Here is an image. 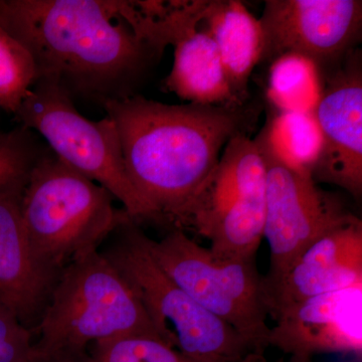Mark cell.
<instances>
[{
	"instance_id": "obj_1",
	"label": "cell",
	"mask_w": 362,
	"mask_h": 362,
	"mask_svg": "<svg viewBox=\"0 0 362 362\" xmlns=\"http://www.w3.org/2000/svg\"><path fill=\"white\" fill-rule=\"evenodd\" d=\"M0 23L30 52L37 80L102 107L138 95L162 57L119 16L117 0H0Z\"/></svg>"
},
{
	"instance_id": "obj_2",
	"label": "cell",
	"mask_w": 362,
	"mask_h": 362,
	"mask_svg": "<svg viewBox=\"0 0 362 362\" xmlns=\"http://www.w3.org/2000/svg\"><path fill=\"white\" fill-rule=\"evenodd\" d=\"M103 108L118 131L131 183L154 221L169 223L216 168L228 142L254 132L263 111L254 101L237 108L168 105L139 94Z\"/></svg>"
},
{
	"instance_id": "obj_3",
	"label": "cell",
	"mask_w": 362,
	"mask_h": 362,
	"mask_svg": "<svg viewBox=\"0 0 362 362\" xmlns=\"http://www.w3.org/2000/svg\"><path fill=\"white\" fill-rule=\"evenodd\" d=\"M148 240L137 221L127 214L98 251L130 286L165 342L201 361L247 362L266 358L162 270L150 252Z\"/></svg>"
},
{
	"instance_id": "obj_4",
	"label": "cell",
	"mask_w": 362,
	"mask_h": 362,
	"mask_svg": "<svg viewBox=\"0 0 362 362\" xmlns=\"http://www.w3.org/2000/svg\"><path fill=\"white\" fill-rule=\"evenodd\" d=\"M114 197L47 149L28 175L21 218L37 256L63 271L74 259L97 251L127 216Z\"/></svg>"
},
{
	"instance_id": "obj_5",
	"label": "cell",
	"mask_w": 362,
	"mask_h": 362,
	"mask_svg": "<svg viewBox=\"0 0 362 362\" xmlns=\"http://www.w3.org/2000/svg\"><path fill=\"white\" fill-rule=\"evenodd\" d=\"M35 334L33 345L40 349H88L90 343L124 337L165 342L130 286L98 250L62 272Z\"/></svg>"
},
{
	"instance_id": "obj_6",
	"label": "cell",
	"mask_w": 362,
	"mask_h": 362,
	"mask_svg": "<svg viewBox=\"0 0 362 362\" xmlns=\"http://www.w3.org/2000/svg\"><path fill=\"white\" fill-rule=\"evenodd\" d=\"M21 126L40 133L74 170L108 190L133 220L154 216L128 177L120 138L110 117L90 121L56 83L37 78L16 114Z\"/></svg>"
},
{
	"instance_id": "obj_7",
	"label": "cell",
	"mask_w": 362,
	"mask_h": 362,
	"mask_svg": "<svg viewBox=\"0 0 362 362\" xmlns=\"http://www.w3.org/2000/svg\"><path fill=\"white\" fill-rule=\"evenodd\" d=\"M162 270L194 301L230 325L258 354L269 346L270 326L257 259H218L209 247L173 228L160 240H148Z\"/></svg>"
},
{
	"instance_id": "obj_8",
	"label": "cell",
	"mask_w": 362,
	"mask_h": 362,
	"mask_svg": "<svg viewBox=\"0 0 362 362\" xmlns=\"http://www.w3.org/2000/svg\"><path fill=\"white\" fill-rule=\"evenodd\" d=\"M259 149L266 164L264 238L270 250V266L263 275L266 288L277 282L315 240L354 214L339 195L321 189L310 176L285 168Z\"/></svg>"
},
{
	"instance_id": "obj_9",
	"label": "cell",
	"mask_w": 362,
	"mask_h": 362,
	"mask_svg": "<svg viewBox=\"0 0 362 362\" xmlns=\"http://www.w3.org/2000/svg\"><path fill=\"white\" fill-rule=\"evenodd\" d=\"M259 21L264 33L261 63L301 54L315 62L326 77L361 42L362 1L266 0Z\"/></svg>"
},
{
	"instance_id": "obj_10",
	"label": "cell",
	"mask_w": 362,
	"mask_h": 362,
	"mask_svg": "<svg viewBox=\"0 0 362 362\" xmlns=\"http://www.w3.org/2000/svg\"><path fill=\"white\" fill-rule=\"evenodd\" d=\"M323 137L320 158L312 173L317 183L341 188L356 202L362 197L361 52H350L325 77L322 97L314 112Z\"/></svg>"
},
{
	"instance_id": "obj_11",
	"label": "cell",
	"mask_w": 362,
	"mask_h": 362,
	"mask_svg": "<svg viewBox=\"0 0 362 362\" xmlns=\"http://www.w3.org/2000/svg\"><path fill=\"white\" fill-rule=\"evenodd\" d=\"M269 346L290 356L350 354L361 358L362 284L326 293L281 312Z\"/></svg>"
},
{
	"instance_id": "obj_12",
	"label": "cell",
	"mask_w": 362,
	"mask_h": 362,
	"mask_svg": "<svg viewBox=\"0 0 362 362\" xmlns=\"http://www.w3.org/2000/svg\"><path fill=\"white\" fill-rule=\"evenodd\" d=\"M362 284V221L352 216L305 250L277 282L264 288L269 317L310 298Z\"/></svg>"
},
{
	"instance_id": "obj_13",
	"label": "cell",
	"mask_w": 362,
	"mask_h": 362,
	"mask_svg": "<svg viewBox=\"0 0 362 362\" xmlns=\"http://www.w3.org/2000/svg\"><path fill=\"white\" fill-rule=\"evenodd\" d=\"M26 181L0 192V301L35 334L63 271L44 263L30 246L21 218Z\"/></svg>"
},
{
	"instance_id": "obj_14",
	"label": "cell",
	"mask_w": 362,
	"mask_h": 362,
	"mask_svg": "<svg viewBox=\"0 0 362 362\" xmlns=\"http://www.w3.org/2000/svg\"><path fill=\"white\" fill-rule=\"evenodd\" d=\"M240 192L209 235V251L218 259H254L264 239L266 164L250 136L235 137Z\"/></svg>"
},
{
	"instance_id": "obj_15",
	"label": "cell",
	"mask_w": 362,
	"mask_h": 362,
	"mask_svg": "<svg viewBox=\"0 0 362 362\" xmlns=\"http://www.w3.org/2000/svg\"><path fill=\"white\" fill-rule=\"evenodd\" d=\"M199 28L218 47L233 94L243 104L247 103L249 81L264 52L259 18L239 0H209Z\"/></svg>"
},
{
	"instance_id": "obj_16",
	"label": "cell",
	"mask_w": 362,
	"mask_h": 362,
	"mask_svg": "<svg viewBox=\"0 0 362 362\" xmlns=\"http://www.w3.org/2000/svg\"><path fill=\"white\" fill-rule=\"evenodd\" d=\"M163 85L190 104L228 108L245 105L230 89L214 40L199 28L175 45L173 68Z\"/></svg>"
},
{
	"instance_id": "obj_17",
	"label": "cell",
	"mask_w": 362,
	"mask_h": 362,
	"mask_svg": "<svg viewBox=\"0 0 362 362\" xmlns=\"http://www.w3.org/2000/svg\"><path fill=\"white\" fill-rule=\"evenodd\" d=\"M254 140L285 168L310 177L323 148L322 133L314 113L272 110Z\"/></svg>"
},
{
	"instance_id": "obj_18",
	"label": "cell",
	"mask_w": 362,
	"mask_h": 362,
	"mask_svg": "<svg viewBox=\"0 0 362 362\" xmlns=\"http://www.w3.org/2000/svg\"><path fill=\"white\" fill-rule=\"evenodd\" d=\"M209 0H117L119 16L136 35L163 54L201 25Z\"/></svg>"
},
{
	"instance_id": "obj_19",
	"label": "cell",
	"mask_w": 362,
	"mask_h": 362,
	"mask_svg": "<svg viewBox=\"0 0 362 362\" xmlns=\"http://www.w3.org/2000/svg\"><path fill=\"white\" fill-rule=\"evenodd\" d=\"M233 138L226 145L216 168L194 197L175 214L171 221L173 228L190 230L209 239L218 221L237 202L240 187Z\"/></svg>"
},
{
	"instance_id": "obj_20",
	"label": "cell",
	"mask_w": 362,
	"mask_h": 362,
	"mask_svg": "<svg viewBox=\"0 0 362 362\" xmlns=\"http://www.w3.org/2000/svg\"><path fill=\"white\" fill-rule=\"evenodd\" d=\"M269 65L266 95L272 109L314 113L325 86L320 66L298 54H282Z\"/></svg>"
},
{
	"instance_id": "obj_21",
	"label": "cell",
	"mask_w": 362,
	"mask_h": 362,
	"mask_svg": "<svg viewBox=\"0 0 362 362\" xmlns=\"http://www.w3.org/2000/svg\"><path fill=\"white\" fill-rule=\"evenodd\" d=\"M35 80L30 52L0 23V110L16 114Z\"/></svg>"
},
{
	"instance_id": "obj_22",
	"label": "cell",
	"mask_w": 362,
	"mask_h": 362,
	"mask_svg": "<svg viewBox=\"0 0 362 362\" xmlns=\"http://www.w3.org/2000/svg\"><path fill=\"white\" fill-rule=\"evenodd\" d=\"M88 351L93 362H218L194 358L160 339L147 337L100 340L90 343ZM247 362H267V359Z\"/></svg>"
},
{
	"instance_id": "obj_23",
	"label": "cell",
	"mask_w": 362,
	"mask_h": 362,
	"mask_svg": "<svg viewBox=\"0 0 362 362\" xmlns=\"http://www.w3.org/2000/svg\"><path fill=\"white\" fill-rule=\"evenodd\" d=\"M47 149L37 141L33 131L23 126L0 132V192L28 180L33 166Z\"/></svg>"
},
{
	"instance_id": "obj_24",
	"label": "cell",
	"mask_w": 362,
	"mask_h": 362,
	"mask_svg": "<svg viewBox=\"0 0 362 362\" xmlns=\"http://www.w3.org/2000/svg\"><path fill=\"white\" fill-rule=\"evenodd\" d=\"M33 335L0 303V362H25L33 350Z\"/></svg>"
},
{
	"instance_id": "obj_25",
	"label": "cell",
	"mask_w": 362,
	"mask_h": 362,
	"mask_svg": "<svg viewBox=\"0 0 362 362\" xmlns=\"http://www.w3.org/2000/svg\"><path fill=\"white\" fill-rule=\"evenodd\" d=\"M25 362H93L88 349H40L33 346Z\"/></svg>"
},
{
	"instance_id": "obj_26",
	"label": "cell",
	"mask_w": 362,
	"mask_h": 362,
	"mask_svg": "<svg viewBox=\"0 0 362 362\" xmlns=\"http://www.w3.org/2000/svg\"><path fill=\"white\" fill-rule=\"evenodd\" d=\"M276 362H316L314 361V358H306V357H296V356H290V358L288 361H285L284 358L279 359L278 361Z\"/></svg>"
},
{
	"instance_id": "obj_27",
	"label": "cell",
	"mask_w": 362,
	"mask_h": 362,
	"mask_svg": "<svg viewBox=\"0 0 362 362\" xmlns=\"http://www.w3.org/2000/svg\"><path fill=\"white\" fill-rule=\"evenodd\" d=\"M0 303H1V301H0Z\"/></svg>"
}]
</instances>
